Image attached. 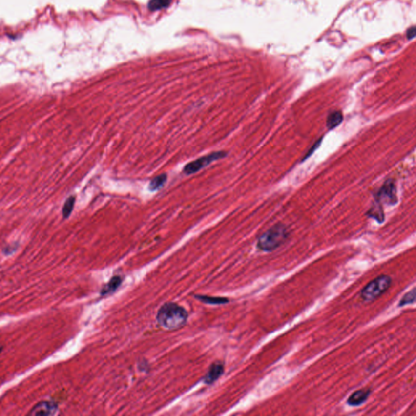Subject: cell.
I'll return each instance as SVG.
<instances>
[{"mask_svg": "<svg viewBox=\"0 0 416 416\" xmlns=\"http://www.w3.org/2000/svg\"><path fill=\"white\" fill-rule=\"evenodd\" d=\"M370 394V390H357L349 397L347 403L352 407L360 406L367 401Z\"/></svg>", "mask_w": 416, "mask_h": 416, "instance_id": "cell-7", "label": "cell"}, {"mask_svg": "<svg viewBox=\"0 0 416 416\" xmlns=\"http://www.w3.org/2000/svg\"><path fill=\"white\" fill-rule=\"evenodd\" d=\"M170 1L171 0H152L150 2L149 7L151 10L160 9L162 7H166L169 3Z\"/></svg>", "mask_w": 416, "mask_h": 416, "instance_id": "cell-15", "label": "cell"}, {"mask_svg": "<svg viewBox=\"0 0 416 416\" xmlns=\"http://www.w3.org/2000/svg\"><path fill=\"white\" fill-rule=\"evenodd\" d=\"M416 300V291L413 289L412 291H410L407 294L403 296L402 300L400 301L399 307H403V306L408 305L414 303Z\"/></svg>", "mask_w": 416, "mask_h": 416, "instance_id": "cell-14", "label": "cell"}, {"mask_svg": "<svg viewBox=\"0 0 416 416\" xmlns=\"http://www.w3.org/2000/svg\"><path fill=\"white\" fill-rule=\"evenodd\" d=\"M188 313L184 308L176 303H165L158 312L156 319L161 326L167 329H177L184 326Z\"/></svg>", "mask_w": 416, "mask_h": 416, "instance_id": "cell-1", "label": "cell"}, {"mask_svg": "<svg viewBox=\"0 0 416 416\" xmlns=\"http://www.w3.org/2000/svg\"><path fill=\"white\" fill-rule=\"evenodd\" d=\"M376 200L383 201L389 205H395L397 203V188L395 182L388 180L376 194Z\"/></svg>", "mask_w": 416, "mask_h": 416, "instance_id": "cell-5", "label": "cell"}, {"mask_svg": "<svg viewBox=\"0 0 416 416\" xmlns=\"http://www.w3.org/2000/svg\"><path fill=\"white\" fill-rule=\"evenodd\" d=\"M0 352H1V351H0Z\"/></svg>", "mask_w": 416, "mask_h": 416, "instance_id": "cell-18", "label": "cell"}, {"mask_svg": "<svg viewBox=\"0 0 416 416\" xmlns=\"http://www.w3.org/2000/svg\"><path fill=\"white\" fill-rule=\"evenodd\" d=\"M223 373H224V366L220 363H213L212 365L210 366L208 373H207L204 380L208 385L212 384L223 375Z\"/></svg>", "mask_w": 416, "mask_h": 416, "instance_id": "cell-8", "label": "cell"}, {"mask_svg": "<svg viewBox=\"0 0 416 416\" xmlns=\"http://www.w3.org/2000/svg\"><path fill=\"white\" fill-rule=\"evenodd\" d=\"M343 121V115L341 111H333L327 117L326 125L329 129H333L341 125Z\"/></svg>", "mask_w": 416, "mask_h": 416, "instance_id": "cell-9", "label": "cell"}, {"mask_svg": "<svg viewBox=\"0 0 416 416\" xmlns=\"http://www.w3.org/2000/svg\"><path fill=\"white\" fill-rule=\"evenodd\" d=\"M416 36V27L410 28L407 32V37L408 39H412Z\"/></svg>", "mask_w": 416, "mask_h": 416, "instance_id": "cell-17", "label": "cell"}, {"mask_svg": "<svg viewBox=\"0 0 416 416\" xmlns=\"http://www.w3.org/2000/svg\"><path fill=\"white\" fill-rule=\"evenodd\" d=\"M122 282V279L120 276H114L111 279V281H109L108 284L105 286L102 291V294H109V293H113L118 289L119 286H121Z\"/></svg>", "mask_w": 416, "mask_h": 416, "instance_id": "cell-10", "label": "cell"}, {"mask_svg": "<svg viewBox=\"0 0 416 416\" xmlns=\"http://www.w3.org/2000/svg\"><path fill=\"white\" fill-rule=\"evenodd\" d=\"M74 204H75L74 197H70L67 199V201L65 202L63 208V217L68 218L70 215L71 213L73 211V208H74Z\"/></svg>", "mask_w": 416, "mask_h": 416, "instance_id": "cell-12", "label": "cell"}, {"mask_svg": "<svg viewBox=\"0 0 416 416\" xmlns=\"http://www.w3.org/2000/svg\"><path fill=\"white\" fill-rule=\"evenodd\" d=\"M167 174L163 173V174L159 175L155 178H153L150 181V184H149V189L151 191H155V190L160 189L167 181Z\"/></svg>", "mask_w": 416, "mask_h": 416, "instance_id": "cell-11", "label": "cell"}, {"mask_svg": "<svg viewBox=\"0 0 416 416\" xmlns=\"http://www.w3.org/2000/svg\"><path fill=\"white\" fill-rule=\"evenodd\" d=\"M322 142V138L319 139V141H317L316 143H314V145L311 148L310 150L308 151V154L305 155V157L303 158V160H305L306 159H308L309 156L312 155V154H313L314 150H316L317 148L319 147V146L320 145V143Z\"/></svg>", "mask_w": 416, "mask_h": 416, "instance_id": "cell-16", "label": "cell"}, {"mask_svg": "<svg viewBox=\"0 0 416 416\" xmlns=\"http://www.w3.org/2000/svg\"><path fill=\"white\" fill-rule=\"evenodd\" d=\"M58 411V407L56 403L48 401H42L34 406L29 415L30 416H53Z\"/></svg>", "mask_w": 416, "mask_h": 416, "instance_id": "cell-6", "label": "cell"}, {"mask_svg": "<svg viewBox=\"0 0 416 416\" xmlns=\"http://www.w3.org/2000/svg\"><path fill=\"white\" fill-rule=\"evenodd\" d=\"M226 155H227V153L225 152V151L211 153L210 155L199 158L198 160H194L193 162H190L188 165H186L183 172L187 175L193 174L199 170H201L203 167H206L208 165H210V163L214 162L215 160H220V159L225 157Z\"/></svg>", "mask_w": 416, "mask_h": 416, "instance_id": "cell-4", "label": "cell"}, {"mask_svg": "<svg viewBox=\"0 0 416 416\" xmlns=\"http://www.w3.org/2000/svg\"><path fill=\"white\" fill-rule=\"evenodd\" d=\"M288 237L287 228L285 225L277 224L259 237L257 247L263 251H272L283 244Z\"/></svg>", "mask_w": 416, "mask_h": 416, "instance_id": "cell-2", "label": "cell"}, {"mask_svg": "<svg viewBox=\"0 0 416 416\" xmlns=\"http://www.w3.org/2000/svg\"><path fill=\"white\" fill-rule=\"evenodd\" d=\"M199 300L204 302V303H208V304H224L229 302L227 298H209L207 296H199L197 297Z\"/></svg>", "mask_w": 416, "mask_h": 416, "instance_id": "cell-13", "label": "cell"}, {"mask_svg": "<svg viewBox=\"0 0 416 416\" xmlns=\"http://www.w3.org/2000/svg\"><path fill=\"white\" fill-rule=\"evenodd\" d=\"M392 279L387 275H381L370 281L361 291V298L366 302H371L380 298L390 289Z\"/></svg>", "mask_w": 416, "mask_h": 416, "instance_id": "cell-3", "label": "cell"}]
</instances>
